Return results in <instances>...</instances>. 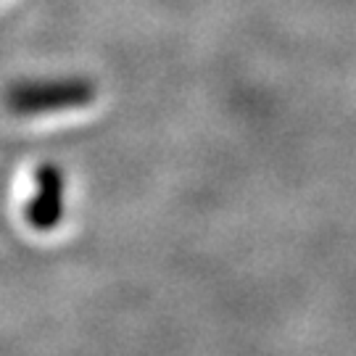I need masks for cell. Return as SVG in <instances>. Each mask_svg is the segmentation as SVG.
<instances>
[{
    "label": "cell",
    "instance_id": "obj_1",
    "mask_svg": "<svg viewBox=\"0 0 356 356\" xmlns=\"http://www.w3.org/2000/svg\"><path fill=\"white\" fill-rule=\"evenodd\" d=\"M95 92L98 88L88 76L22 79L3 92V103L16 116H40L90 106L95 101Z\"/></svg>",
    "mask_w": 356,
    "mask_h": 356
},
{
    "label": "cell",
    "instance_id": "obj_2",
    "mask_svg": "<svg viewBox=\"0 0 356 356\" xmlns=\"http://www.w3.org/2000/svg\"><path fill=\"white\" fill-rule=\"evenodd\" d=\"M61 172L56 166H42L38 172V195L26 209L29 222L38 229L51 227L61 214Z\"/></svg>",
    "mask_w": 356,
    "mask_h": 356
}]
</instances>
